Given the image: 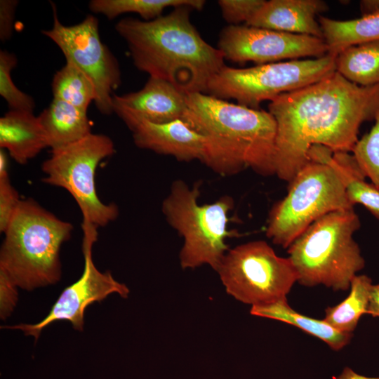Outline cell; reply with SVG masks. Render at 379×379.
Masks as SVG:
<instances>
[{
  "label": "cell",
  "instance_id": "6da1fadb",
  "mask_svg": "<svg viewBox=\"0 0 379 379\" xmlns=\"http://www.w3.org/2000/svg\"><path fill=\"white\" fill-rule=\"evenodd\" d=\"M277 123L275 175L289 183L310 161L313 145L333 153L352 152L360 126L379 110V84L362 86L336 71L270 101Z\"/></svg>",
  "mask_w": 379,
  "mask_h": 379
},
{
  "label": "cell",
  "instance_id": "7a4b0ae2",
  "mask_svg": "<svg viewBox=\"0 0 379 379\" xmlns=\"http://www.w3.org/2000/svg\"><path fill=\"white\" fill-rule=\"evenodd\" d=\"M192 10L178 6L152 20L125 18L115 25L137 69L187 95L206 93L211 79L225 66L222 52L204 41L191 22Z\"/></svg>",
  "mask_w": 379,
  "mask_h": 379
},
{
  "label": "cell",
  "instance_id": "3957f363",
  "mask_svg": "<svg viewBox=\"0 0 379 379\" xmlns=\"http://www.w3.org/2000/svg\"><path fill=\"white\" fill-rule=\"evenodd\" d=\"M182 120L203 136V163L222 175L246 168L275 175L277 123L267 111L218 99L206 93L187 95Z\"/></svg>",
  "mask_w": 379,
  "mask_h": 379
},
{
  "label": "cell",
  "instance_id": "277c9868",
  "mask_svg": "<svg viewBox=\"0 0 379 379\" xmlns=\"http://www.w3.org/2000/svg\"><path fill=\"white\" fill-rule=\"evenodd\" d=\"M73 228L33 199H22L4 232L0 271L27 291L57 283L60 248Z\"/></svg>",
  "mask_w": 379,
  "mask_h": 379
},
{
  "label": "cell",
  "instance_id": "5b68a950",
  "mask_svg": "<svg viewBox=\"0 0 379 379\" xmlns=\"http://www.w3.org/2000/svg\"><path fill=\"white\" fill-rule=\"evenodd\" d=\"M360 225L352 207L322 216L296 238L288 248V253L299 284L348 290L354 277L365 266L353 238Z\"/></svg>",
  "mask_w": 379,
  "mask_h": 379
},
{
  "label": "cell",
  "instance_id": "8992f818",
  "mask_svg": "<svg viewBox=\"0 0 379 379\" xmlns=\"http://www.w3.org/2000/svg\"><path fill=\"white\" fill-rule=\"evenodd\" d=\"M200 186V182L190 187L182 180L174 181L162 203V212L183 238L180 252L182 268L208 265L216 271L229 250L226 239L240 236L237 230H228L234 200L226 195L213 203L199 204Z\"/></svg>",
  "mask_w": 379,
  "mask_h": 379
},
{
  "label": "cell",
  "instance_id": "52a82bcc",
  "mask_svg": "<svg viewBox=\"0 0 379 379\" xmlns=\"http://www.w3.org/2000/svg\"><path fill=\"white\" fill-rule=\"evenodd\" d=\"M352 207L338 173L325 162L310 161L288 183L286 196L270 211L266 235L288 248L322 216Z\"/></svg>",
  "mask_w": 379,
  "mask_h": 379
},
{
  "label": "cell",
  "instance_id": "ba28073f",
  "mask_svg": "<svg viewBox=\"0 0 379 379\" xmlns=\"http://www.w3.org/2000/svg\"><path fill=\"white\" fill-rule=\"evenodd\" d=\"M115 152L112 139L91 133L69 145L51 149L41 169L42 181L66 190L77 203L83 216L84 234H98L97 229L114 220L119 215L116 204L103 203L95 187L99 164Z\"/></svg>",
  "mask_w": 379,
  "mask_h": 379
},
{
  "label": "cell",
  "instance_id": "9c48e42d",
  "mask_svg": "<svg viewBox=\"0 0 379 379\" xmlns=\"http://www.w3.org/2000/svg\"><path fill=\"white\" fill-rule=\"evenodd\" d=\"M335 55L257 65L223 67L209 81L206 93L218 99L258 109L260 102L313 84L335 72Z\"/></svg>",
  "mask_w": 379,
  "mask_h": 379
},
{
  "label": "cell",
  "instance_id": "30bf717a",
  "mask_svg": "<svg viewBox=\"0 0 379 379\" xmlns=\"http://www.w3.org/2000/svg\"><path fill=\"white\" fill-rule=\"evenodd\" d=\"M216 271L227 293L251 306L286 298L298 281L291 259L277 255L262 240L229 249Z\"/></svg>",
  "mask_w": 379,
  "mask_h": 379
},
{
  "label": "cell",
  "instance_id": "8fae6325",
  "mask_svg": "<svg viewBox=\"0 0 379 379\" xmlns=\"http://www.w3.org/2000/svg\"><path fill=\"white\" fill-rule=\"evenodd\" d=\"M51 5L53 26L41 33L58 46L66 61L74 63L92 80L97 91L98 110L104 115L112 114V96L121 83V74L117 58L100 39L98 18L88 15L77 24L65 25L58 17L55 4Z\"/></svg>",
  "mask_w": 379,
  "mask_h": 379
},
{
  "label": "cell",
  "instance_id": "7c38bea8",
  "mask_svg": "<svg viewBox=\"0 0 379 379\" xmlns=\"http://www.w3.org/2000/svg\"><path fill=\"white\" fill-rule=\"evenodd\" d=\"M225 60L257 65L289 59L321 58L328 53L321 38L246 25H230L220 32L218 48Z\"/></svg>",
  "mask_w": 379,
  "mask_h": 379
},
{
  "label": "cell",
  "instance_id": "4fadbf2b",
  "mask_svg": "<svg viewBox=\"0 0 379 379\" xmlns=\"http://www.w3.org/2000/svg\"><path fill=\"white\" fill-rule=\"evenodd\" d=\"M95 241L84 237L83 273L78 280L62 291L45 318L34 324H20L2 328L20 330L26 335L33 336L35 340L45 327L56 321H68L75 330L82 331L84 312L88 305L100 302L114 293L127 298L129 289L126 284L115 280L110 272H101L95 267L92 258V247Z\"/></svg>",
  "mask_w": 379,
  "mask_h": 379
},
{
  "label": "cell",
  "instance_id": "5bb4252c",
  "mask_svg": "<svg viewBox=\"0 0 379 379\" xmlns=\"http://www.w3.org/2000/svg\"><path fill=\"white\" fill-rule=\"evenodd\" d=\"M187 94L170 82L149 77L140 90L112 96L113 112L130 128L145 121L165 124L181 119L187 109Z\"/></svg>",
  "mask_w": 379,
  "mask_h": 379
},
{
  "label": "cell",
  "instance_id": "9a60e30c",
  "mask_svg": "<svg viewBox=\"0 0 379 379\" xmlns=\"http://www.w3.org/2000/svg\"><path fill=\"white\" fill-rule=\"evenodd\" d=\"M140 148L174 157L180 161H203L204 140L182 119L165 124L141 121L129 128Z\"/></svg>",
  "mask_w": 379,
  "mask_h": 379
},
{
  "label": "cell",
  "instance_id": "2e32d148",
  "mask_svg": "<svg viewBox=\"0 0 379 379\" xmlns=\"http://www.w3.org/2000/svg\"><path fill=\"white\" fill-rule=\"evenodd\" d=\"M328 9L322 0L265 1L245 25L323 39L317 17Z\"/></svg>",
  "mask_w": 379,
  "mask_h": 379
},
{
  "label": "cell",
  "instance_id": "e0dca14e",
  "mask_svg": "<svg viewBox=\"0 0 379 379\" xmlns=\"http://www.w3.org/2000/svg\"><path fill=\"white\" fill-rule=\"evenodd\" d=\"M0 147L20 164L48 147L38 117L30 111L9 109L0 118Z\"/></svg>",
  "mask_w": 379,
  "mask_h": 379
},
{
  "label": "cell",
  "instance_id": "ac0fdd59",
  "mask_svg": "<svg viewBox=\"0 0 379 379\" xmlns=\"http://www.w3.org/2000/svg\"><path fill=\"white\" fill-rule=\"evenodd\" d=\"M37 117L51 149L75 142L92 133L87 112L60 100L53 98Z\"/></svg>",
  "mask_w": 379,
  "mask_h": 379
},
{
  "label": "cell",
  "instance_id": "d6986e66",
  "mask_svg": "<svg viewBox=\"0 0 379 379\" xmlns=\"http://www.w3.org/2000/svg\"><path fill=\"white\" fill-rule=\"evenodd\" d=\"M317 161L331 166L340 176L350 203L359 204L379 220V188L365 181L366 176L350 152L333 153L327 148L319 149L315 154Z\"/></svg>",
  "mask_w": 379,
  "mask_h": 379
},
{
  "label": "cell",
  "instance_id": "ffe728a7",
  "mask_svg": "<svg viewBox=\"0 0 379 379\" xmlns=\"http://www.w3.org/2000/svg\"><path fill=\"white\" fill-rule=\"evenodd\" d=\"M252 315L269 318L296 326L303 331L323 340L331 349L340 350L351 340L352 333L340 332L324 319L319 320L297 312L288 304L287 299L251 307Z\"/></svg>",
  "mask_w": 379,
  "mask_h": 379
},
{
  "label": "cell",
  "instance_id": "44dd1931",
  "mask_svg": "<svg viewBox=\"0 0 379 379\" xmlns=\"http://www.w3.org/2000/svg\"><path fill=\"white\" fill-rule=\"evenodd\" d=\"M318 22L331 55H336L352 46L379 40V11L347 20L321 15Z\"/></svg>",
  "mask_w": 379,
  "mask_h": 379
},
{
  "label": "cell",
  "instance_id": "7402d4cb",
  "mask_svg": "<svg viewBox=\"0 0 379 379\" xmlns=\"http://www.w3.org/2000/svg\"><path fill=\"white\" fill-rule=\"evenodd\" d=\"M335 71L362 86L379 84V40L348 47L335 55Z\"/></svg>",
  "mask_w": 379,
  "mask_h": 379
},
{
  "label": "cell",
  "instance_id": "603a6c76",
  "mask_svg": "<svg viewBox=\"0 0 379 379\" xmlns=\"http://www.w3.org/2000/svg\"><path fill=\"white\" fill-rule=\"evenodd\" d=\"M372 285L368 276H354L349 295L338 305L327 307L324 320L340 332L352 333L360 317L367 314Z\"/></svg>",
  "mask_w": 379,
  "mask_h": 379
},
{
  "label": "cell",
  "instance_id": "cb8c5ba5",
  "mask_svg": "<svg viewBox=\"0 0 379 379\" xmlns=\"http://www.w3.org/2000/svg\"><path fill=\"white\" fill-rule=\"evenodd\" d=\"M205 3L204 0H91L88 8L93 13L101 14L109 20L124 13H135L148 21L161 16L167 7L186 6L200 11Z\"/></svg>",
  "mask_w": 379,
  "mask_h": 379
},
{
  "label": "cell",
  "instance_id": "d4e9b609",
  "mask_svg": "<svg viewBox=\"0 0 379 379\" xmlns=\"http://www.w3.org/2000/svg\"><path fill=\"white\" fill-rule=\"evenodd\" d=\"M51 88L53 99L62 100L86 112L91 102L97 100V91L92 80L69 61L55 73Z\"/></svg>",
  "mask_w": 379,
  "mask_h": 379
},
{
  "label": "cell",
  "instance_id": "484cf974",
  "mask_svg": "<svg viewBox=\"0 0 379 379\" xmlns=\"http://www.w3.org/2000/svg\"><path fill=\"white\" fill-rule=\"evenodd\" d=\"M368 133L359 139L352 152L366 177L379 188V110Z\"/></svg>",
  "mask_w": 379,
  "mask_h": 379
},
{
  "label": "cell",
  "instance_id": "4316f807",
  "mask_svg": "<svg viewBox=\"0 0 379 379\" xmlns=\"http://www.w3.org/2000/svg\"><path fill=\"white\" fill-rule=\"evenodd\" d=\"M17 65L15 54L0 51V95L6 100L11 110L33 112L34 99L20 91L14 84L11 72Z\"/></svg>",
  "mask_w": 379,
  "mask_h": 379
},
{
  "label": "cell",
  "instance_id": "83f0119b",
  "mask_svg": "<svg viewBox=\"0 0 379 379\" xmlns=\"http://www.w3.org/2000/svg\"><path fill=\"white\" fill-rule=\"evenodd\" d=\"M20 199L12 185L8 171H0V231L4 232L18 208Z\"/></svg>",
  "mask_w": 379,
  "mask_h": 379
},
{
  "label": "cell",
  "instance_id": "f1b7e54d",
  "mask_svg": "<svg viewBox=\"0 0 379 379\" xmlns=\"http://www.w3.org/2000/svg\"><path fill=\"white\" fill-rule=\"evenodd\" d=\"M265 0H219L223 18L231 25L245 23L262 6Z\"/></svg>",
  "mask_w": 379,
  "mask_h": 379
},
{
  "label": "cell",
  "instance_id": "f546056e",
  "mask_svg": "<svg viewBox=\"0 0 379 379\" xmlns=\"http://www.w3.org/2000/svg\"><path fill=\"white\" fill-rule=\"evenodd\" d=\"M17 286L0 271V316L2 320L9 317L18 302Z\"/></svg>",
  "mask_w": 379,
  "mask_h": 379
},
{
  "label": "cell",
  "instance_id": "4dcf8cb0",
  "mask_svg": "<svg viewBox=\"0 0 379 379\" xmlns=\"http://www.w3.org/2000/svg\"><path fill=\"white\" fill-rule=\"evenodd\" d=\"M18 4V1L16 0L0 1V39L2 42L8 41L12 36Z\"/></svg>",
  "mask_w": 379,
  "mask_h": 379
},
{
  "label": "cell",
  "instance_id": "1f68e13d",
  "mask_svg": "<svg viewBox=\"0 0 379 379\" xmlns=\"http://www.w3.org/2000/svg\"><path fill=\"white\" fill-rule=\"evenodd\" d=\"M367 314L379 317V284L371 286Z\"/></svg>",
  "mask_w": 379,
  "mask_h": 379
},
{
  "label": "cell",
  "instance_id": "d6a6232c",
  "mask_svg": "<svg viewBox=\"0 0 379 379\" xmlns=\"http://www.w3.org/2000/svg\"><path fill=\"white\" fill-rule=\"evenodd\" d=\"M360 11L364 15L379 11V0H362L359 2Z\"/></svg>",
  "mask_w": 379,
  "mask_h": 379
},
{
  "label": "cell",
  "instance_id": "836d02e7",
  "mask_svg": "<svg viewBox=\"0 0 379 379\" xmlns=\"http://www.w3.org/2000/svg\"><path fill=\"white\" fill-rule=\"evenodd\" d=\"M335 379H379V377L373 378L362 375L357 373L352 368L345 367Z\"/></svg>",
  "mask_w": 379,
  "mask_h": 379
}]
</instances>
